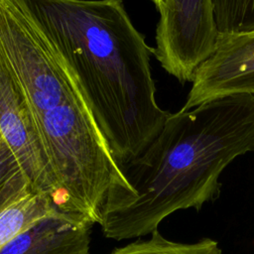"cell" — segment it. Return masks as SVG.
I'll list each match as a JSON object with an SVG mask.
<instances>
[{"mask_svg": "<svg viewBox=\"0 0 254 254\" xmlns=\"http://www.w3.org/2000/svg\"><path fill=\"white\" fill-rule=\"evenodd\" d=\"M156 29L154 55L162 67L184 83L215 50L220 37L211 0H165Z\"/></svg>", "mask_w": 254, "mask_h": 254, "instance_id": "cell-4", "label": "cell"}, {"mask_svg": "<svg viewBox=\"0 0 254 254\" xmlns=\"http://www.w3.org/2000/svg\"><path fill=\"white\" fill-rule=\"evenodd\" d=\"M75 80L120 168L155 140L170 112L157 103L154 48L122 0H13Z\"/></svg>", "mask_w": 254, "mask_h": 254, "instance_id": "cell-1", "label": "cell"}, {"mask_svg": "<svg viewBox=\"0 0 254 254\" xmlns=\"http://www.w3.org/2000/svg\"><path fill=\"white\" fill-rule=\"evenodd\" d=\"M0 45L26 95L64 199V212L100 224L129 192L61 57L13 0H0Z\"/></svg>", "mask_w": 254, "mask_h": 254, "instance_id": "cell-3", "label": "cell"}, {"mask_svg": "<svg viewBox=\"0 0 254 254\" xmlns=\"http://www.w3.org/2000/svg\"><path fill=\"white\" fill-rule=\"evenodd\" d=\"M60 211L45 194L31 192L0 210V251L41 218ZM62 212V211H61Z\"/></svg>", "mask_w": 254, "mask_h": 254, "instance_id": "cell-8", "label": "cell"}, {"mask_svg": "<svg viewBox=\"0 0 254 254\" xmlns=\"http://www.w3.org/2000/svg\"><path fill=\"white\" fill-rule=\"evenodd\" d=\"M93 225L83 217L57 211L16 236L0 254H89Z\"/></svg>", "mask_w": 254, "mask_h": 254, "instance_id": "cell-7", "label": "cell"}, {"mask_svg": "<svg viewBox=\"0 0 254 254\" xmlns=\"http://www.w3.org/2000/svg\"><path fill=\"white\" fill-rule=\"evenodd\" d=\"M182 110L216 98L254 95V31L220 35L213 53L193 73Z\"/></svg>", "mask_w": 254, "mask_h": 254, "instance_id": "cell-6", "label": "cell"}, {"mask_svg": "<svg viewBox=\"0 0 254 254\" xmlns=\"http://www.w3.org/2000/svg\"><path fill=\"white\" fill-rule=\"evenodd\" d=\"M152 1H153V2H154V4L156 5V7H157V8H159V7L164 3V1H165V0H152Z\"/></svg>", "mask_w": 254, "mask_h": 254, "instance_id": "cell-12", "label": "cell"}, {"mask_svg": "<svg viewBox=\"0 0 254 254\" xmlns=\"http://www.w3.org/2000/svg\"><path fill=\"white\" fill-rule=\"evenodd\" d=\"M219 35L254 31V0H211Z\"/></svg>", "mask_w": 254, "mask_h": 254, "instance_id": "cell-11", "label": "cell"}, {"mask_svg": "<svg viewBox=\"0 0 254 254\" xmlns=\"http://www.w3.org/2000/svg\"><path fill=\"white\" fill-rule=\"evenodd\" d=\"M108 254H222V250L217 241L210 238L194 243L175 242L165 238L157 229L150 234V238H137Z\"/></svg>", "mask_w": 254, "mask_h": 254, "instance_id": "cell-9", "label": "cell"}, {"mask_svg": "<svg viewBox=\"0 0 254 254\" xmlns=\"http://www.w3.org/2000/svg\"><path fill=\"white\" fill-rule=\"evenodd\" d=\"M0 132L36 192L64 212V199L23 88L0 45ZM65 213V212H64Z\"/></svg>", "mask_w": 254, "mask_h": 254, "instance_id": "cell-5", "label": "cell"}, {"mask_svg": "<svg viewBox=\"0 0 254 254\" xmlns=\"http://www.w3.org/2000/svg\"><path fill=\"white\" fill-rule=\"evenodd\" d=\"M31 192L36 191L0 132V210Z\"/></svg>", "mask_w": 254, "mask_h": 254, "instance_id": "cell-10", "label": "cell"}, {"mask_svg": "<svg viewBox=\"0 0 254 254\" xmlns=\"http://www.w3.org/2000/svg\"><path fill=\"white\" fill-rule=\"evenodd\" d=\"M249 152H254V95H230L170 113L148 148L121 167L129 192L102 213L104 236L141 238L178 210H199L218 197L224 169Z\"/></svg>", "mask_w": 254, "mask_h": 254, "instance_id": "cell-2", "label": "cell"}]
</instances>
